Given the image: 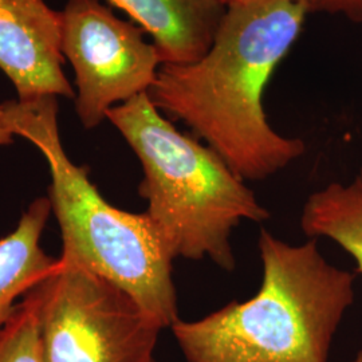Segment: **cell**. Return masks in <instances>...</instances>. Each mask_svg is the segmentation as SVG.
<instances>
[{"instance_id": "5b68a950", "label": "cell", "mask_w": 362, "mask_h": 362, "mask_svg": "<svg viewBox=\"0 0 362 362\" xmlns=\"http://www.w3.org/2000/svg\"><path fill=\"white\" fill-rule=\"evenodd\" d=\"M28 293L46 362H156L163 326L115 284L58 258Z\"/></svg>"}, {"instance_id": "7c38bea8", "label": "cell", "mask_w": 362, "mask_h": 362, "mask_svg": "<svg viewBox=\"0 0 362 362\" xmlns=\"http://www.w3.org/2000/svg\"><path fill=\"white\" fill-rule=\"evenodd\" d=\"M311 11L346 16L353 22H362V0H303Z\"/></svg>"}, {"instance_id": "ba28073f", "label": "cell", "mask_w": 362, "mask_h": 362, "mask_svg": "<svg viewBox=\"0 0 362 362\" xmlns=\"http://www.w3.org/2000/svg\"><path fill=\"white\" fill-rule=\"evenodd\" d=\"M151 35L164 64L202 58L219 30L226 7L220 0H106Z\"/></svg>"}, {"instance_id": "7a4b0ae2", "label": "cell", "mask_w": 362, "mask_h": 362, "mask_svg": "<svg viewBox=\"0 0 362 362\" xmlns=\"http://www.w3.org/2000/svg\"><path fill=\"white\" fill-rule=\"evenodd\" d=\"M258 247L254 297L170 326L185 362H329L354 274L329 263L317 239L293 246L262 228Z\"/></svg>"}, {"instance_id": "277c9868", "label": "cell", "mask_w": 362, "mask_h": 362, "mask_svg": "<svg viewBox=\"0 0 362 362\" xmlns=\"http://www.w3.org/2000/svg\"><path fill=\"white\" fill-rule=\"evenodd\" d=\"M141 163L139 192L173 259H209L233 272L231 236L242 221L263 223L270 212L208 145L177 129L148 93L106 113Z\"/></svg>"}, {"instance_id": "52a82bcc", "label": "cell", "mask_w": 362, "mask_h": 362, "mask_svg": "<svg viewBox=\"0 0 362 362\" xmlns=\"http://www.w3.org/2000/svg\"><path fill=\"white\" fill-rule=\"evenodd\" d=\"M64 64L59 11L45 0H0V71L18 100L74 98Z\"/></svg>"}, {"instance_id": "9c48e42d", "label": "cell", "mask_w": 362, "mask_h": 362, "mask_svg": "<svg viewBox=\"0 0 362 362\" xmlns=\"http://www.w3.org/2000/svg\"><path fill=\"white\" fill-rule=\"evenodd\" d=\"M50 212L49 197H38L22 215L15 231L0 240V332L13 313L15 300L58 264V259L40 247Z\"/></svg>"}, {"instance_id": "3957f363", "label": "cell", "mask_w": 362, "mask_h": 362, "mask_svg": "<svg viewBox=\"0 0 362 362\" xmlns=\"http://www.w3.org/2000/svg\"><path fill=\"white\" fill-rule=\"evenodd\" d=\"M58 97L3 103L13 136L34 144L47 161L49 200L62 235L59 260L121 287L163 329L179 318L173 257L146 214L113 207L66 153L58 129Z\"/></svg>"}, {"instance_id": "5bb4252c", "label": "cell", "mask_w": 362, "mask_h": 362, "mask_svg": "<svg viewBox=\"0 0 362 362\" xmlns=\"http://www.w3.org/2000/svg\"><path fill=\"white\" fill-rule=\"evenodd\" d=\"M13 132L7 125V119H6V112H4V106L0 104V145H8L13 143Z\"/></svg>"}, {"instance_id": "30bf717a", "label": "cell", "mask_w": 362, "mask_h": 362, "mask_svg": "<svg viewBox=\"0 0 362 362\" xmlns=\"http://www.w3.org/2000/svg\"><path fill=\"white\" fill-rule=\"evenodd\" d=\"M300 228L309 239L326 238L346 251L362 275V175L332 182L306 200Z\"/></svg>"}, {"instance_id": "4fadbf2b", "label": "cell", "mask_w": 362, "mask_h": 362, "mask_svg": "<svg viewBox=\"0 0 362 362\" xmlns=\"http://www.w3.org/2000/svg\"><path fill=\"white\" fill-rule=\"evenodd\" d=\"M278 1H290V0H220V3L227 8L233 7H251V6H262V4H270Z\"/></svg>"}, {"instance_id": "9a60e30c", "label": "cell", "mask_w": 362, "mask_h": 362, "mask_svg": "<svg viewBox=\"0 0 362 362\" xmlns=\"http://www.w3.org/2000/svg\"><path fill=\"white\" fill-rule=\"evenodd\" d=\"M351 362H362V350H360V351L356 354V357L353 358V361Z\"/></svg>"}, {"instance_id": "8992f818", "label": "cell", "mask_w": 362, "mask_h": 362, "mask_svg": "<svg viewBox=\"0 0 362 362\" xmlns=\"http://www.w3.org/2000/svg\"><path fill=\"white\" fill-rule=\"evenodd\" d=\"M61 13V52L74 70L76 112L97 128L117 105L148 93L161 55L145 31L101 0H67Z\"/></svg>"}, {"instance_id": "6da1fadb", "label": "cell", "mask_w": 362, "mask_h": 362, "mask_svg": "<svg viewBox=\"0 0 362 362\" xmlns=\"http://www.w3.org/2000/svg\"><path fill=\"white\" fill-rule=\"evenodd\" d=\"M308 13L303 0L227 8L202 58L160 66L151 101L169 119L184 122L242 179L278 173L306 145L272 128L263 95Z\"/></svg>"}, {"instance_id": "2e32d148", "label": "cell", "mask_w": 362, "mask_h": 362, "mask_svg": "<svg viewBox=\"0 0 362 362\" xmlns=\"http://www.w3.org/2000/svg\"><path fill=\"white\" fill-rule=\"evenodd\" d=\"M360 173H361V175H362V169H361V170H360Z\"/></svg>"}, {"instance_id": "8fae6325", "label": "cell", "mask_w": 362, "mask_h": 362, "mask_svg": "<svg viewBox=\"0 0 362 362\" xmlns=\"http://www.w3.org/2000/svg\"><path fill=\"white\" fill-rule=\"evenodd\" d=\"M0 362H46L38 306L28 291L0 332Z\"/></svg>"}]
</instances>
